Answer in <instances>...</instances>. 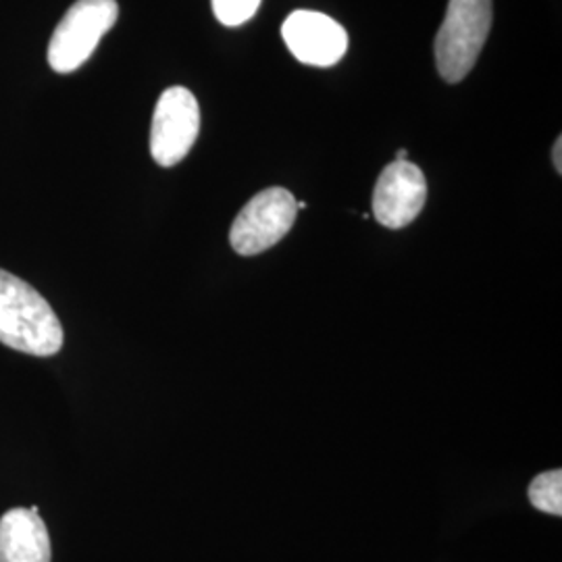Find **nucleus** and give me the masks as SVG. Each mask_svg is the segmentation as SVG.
I'll return each instance as SVG.
<instances>
[{"mask_svg":"<svg viewBox=\"0 0 562 562\" xmlns=\"http://www.w3.org/2000/svg\"><path fill=\"white\" fill-rule=\"evenodd\" d=\"M201 134V106L196 97L173 86L155 106L150 127V155L161 167H173L188 157Z\"/></svg>","mask_w":562,"mask_h":562,"instance_id":"5","label":"nucleus"},{"mask_svg":"<svg viewBox=\"0 0 562 562\" xmlns=\"http://www.w3.org/2000/svg\"><path fill=\"white\" fill-rule=\"evenodd\" d=\"M492 30V0H450L436 36L438 71L448 83L464 80Z\"/></svg>","mask_w":562,"mask_h":562,"instance_id":"2","label":"nucleus"},{"mask_svg":"<svg viewBox=\"0 0 562 562\" xmlns=\"http://www.w3.org/2000/svg\"><path fill=\"white\" fill-rule=\"evenodd\" d=\"M427 201V181L411 161L390 162L373 192V215L387 229H402L417 220Z\"/></svg>","mask_w":562,"mask_h":562,"instance_id":"6","label":"nucleus"},{"mask_svg":"<svg viewBox=\"0 0 562 562\" xmlns=\"http://www.w3.org/2000/svg\"><path fill=\"white\" fill-rule=\"evenodd\" d=\"M0 341L32 357H53L63 346V327L53 306L34 285L0 269Z\"/></svg>","mask_w":562,"mask_h":562,"instance_id":"1","label":"nucleus"},{"mask_svg":"<svg viewBox=\"0 0 562 562\" xmlns=\"http://www.w3.org/2000/svg\"><path fill=\"white\" fill-rule=\"evenodd\" d=\"M281 36L296 59L313 67H331L348 50L346 30L317 11H294L283 23Z\"/></svg>","mask_w":562,"mask_h":562,"instance_id":"7","label":"nucleus"},{"mask_svg":"<svg viewBox=\"0 0 562 562\" xmlns=\"http://www.w3.org/2000/svg\"><path fill=\"white\" fill-rule=\"evenodd\" d=\"M261 0H213V13L227 27H238L252 20L259 11Z\"/></svg>","mask_w":562,"mask_h":562,"instance_id":"10","label":"nucleus"},{"mask_svg":"<svg viewBox=\"0 0 562 562\" xmlns=\"http://www.w3.org/2000/svg\"><path fill=\"white\" fill-rule=\"evenodd\" d=\"M552 161H554V167H557V171L562 173V138L557 140L554 144V150H552Z\"/></svg>","mask_w":562,"mask_h":562,"instance_id":"11","label":"nucleus"},{"mask_svg":"<svg viewBox=\"0 0 562 562\" xmlns=\"http://www.w3.org/2000/svg\"><path fill=\"white\" fill-rule=\"evenodd\" d=\"M529 503L538 510L561 517L562 515V471L552 469L538 475L529 485Z\"/></svg>","mask_w":562,"mask_h":562,"instance_id":"9","label":"nucleus"},{"mask_svg":"<svg viewBox=\"0 0 562 562\" xmlns=\"http://www.w3.org/2000/svg\"><path fill=\"white\" fill-rule=\"evenodd\" d=\"M120 18L117 0H78L60 20L48 42V65L74 74L94 55L104 34Z\"/></svg>","mask_w":562,"mask_h":562,"instance_id":"3","label":"nucleus"},{"mask_svg":"<svg viewBox=\"0 0 562 562\" xmlns=\"http://www.w3.org/2000/svg\"><path fill=\"white\" fill-rule=\"evenodd\" d=\"M396 161H408V153H406V150H398Z\"/></svg>","mask_w":562,"mask_h":562,"instance_id":"12","label":"nucleus"},{"mask_svg":"<svg viewBox=\"0 0 562 562\" xmlns=\"http://www.w3.org/2000/svg\"><path fill=\"white\" fill-rule=\"evenodd\" d=\"M50 550L38 506L11 508L0 517V562H50Z\"/></svg>","mask_w":562,"mask_h":562,"instance_id":"8","label":"nucleus"},{"mask_svg":"<svg viewBox=\"0 0 562 562\" xmlns=\"http://www.w3.org/2000/svg\"><path fill=\"white\" fill-rule=\"evenodd\" d=\"M296 202L294 194L285 188L262 190L234 220L229 232L232 248L241 257H255L276 246L296 222Z\"/></svg>","mask_w":562,"mask_h":562,"instance_id":"4","label":"nucleus"}]
</instances>
